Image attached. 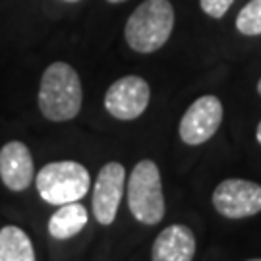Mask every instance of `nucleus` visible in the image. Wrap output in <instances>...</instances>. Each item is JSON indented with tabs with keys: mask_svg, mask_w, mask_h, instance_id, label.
Returning <instances> with one entry per match:
<instances>
[{
	"mask_svg": "<svg viewBox=\"0 0 261 261\" xmlns=\"http://www.w3.org/2000/svg\"><path fill=\"white\" fill-rule=\"evenodd\" d=\"M37 103L47 120H74L84 103V87L77 72L66 62H53L43 72Z\"/></svg>",
	"mask_w": 261,
	"mask_h": 261,
	"instance_id": "1",
	"label": "nucleus"
},
{
	"mask_svg": "<svg viewBox=\"0 0 261 261\" xmlns=\"http://www.w3.org/2000/svg\"><path fill=\"white\" fill-rule=\"evenodd\" d=\"M174 19V8L168 0H143L124 28L128 47L140 55H151L165 47L172 35Z\"/></svg>",
	"mask_w": 261,
	"mask_h": 261,
	"instance_id": "2",
	"label": "nucleus"
},
{
	"mask_svg": "<svg viewBox=\"0 0 261 261\" xmlns=\"http://www.w3.org/2000/svg\"><path fill=\"white\" fill-rule=\"evenodd\" d=\"M128 209L136 217V221L147 226H155L165 217V196L161 170L151 161L143 159L132 168V174L126 184Z\"/></svg>",
	"mask_w": 261,
	"mask_h": 261,
	"instance_id": "3",
	"label": "nucleus"
},
{
	"mask_svg": "<svg viewBox=\"0 0 261 261\" xmlns=\"http://www.w3.org/2000/svg\"><path fill=\"white\" fill-rule=\"evenodd\" d=\"M35 186L41 199L50 205H64L85 197L91 188V176L82 163L55 161L39 170Z\"/></svg>",
	"mask_w": 261,
	"mask_h": 261,
	"instance_id": "4",
	"label": "nucleus"
},
{
	"mask_svg": "<svg viewBox=\"0 0 261 261\" xmlns=\"http://www.w3.org/2000/svg\"><path fill=\"white\" fill-rule=\"evenodd\" d=\"M151 99L149 84L140 75H124L107 89L105 109L112 118L122 122L136 120L147 111Z\"/></svg>",
	"mask_w": 261,
	"mask_h": 261,
	"instance_id": "5",
	"label": "nucleus"
},
{
	"mask_svg": "<svg viewBox=\"0 0 261 261\" xmlns=\"http://www.w3.org/2000/svg\"><path fill=\"white\" fill-rule=\"evenodd\" d=\"M213 207L226 219H248L261 213V186L242 178L223 180L213 190Z\"/></svg>",
	"mask_w": 261,
	"mask_h": 261,
	"instance_id": "6",
	"label": "nucleus"
},
{
	"mask_svg": "<svg viewBox=\"0 0 261 261\" xmlns=\"http://www.w3.org/2000/svg\"><path fill=\"white\" fill-rule=\"evenodd\" d=\"M223 103L215 95H203L196 99L184 112L178 134L186 145H201L213 138L223 122Z\"/></svg>",
	"mask_w": 261,
	"mask_h": 261,
	"instance_id": "7",
	"label": "nucleus"
},
{
	"mask_svg": "<svg viewBox=\"0 0 261 261\" xmlns=\"http://www.w3.org/2000/svg\"><path fill=\"white\" fill-rule=\"evenodd\" d=\"M124 190H126V168L124 165L111 161L107 163L101 170L99 176L95 180L93 186V217L95 221L103 226L114 223L118 209H120V201L124 197Z\"/></svg>",
	"mask_w": 261,
	"mask_h": 261,
	"instance_id": "8",
	"label": "nucleus"
},
{
	"mask_svg": "<svg viewBox=\"0 0 261 261\" xmlns=\"http://www.w3.org/2000/svg\"><path fill=\"white\" fill-rule=\"evenodd\" d=\"M35 176L33 157L25 143L8 141L0 149V180L12 192H23Z\"/></svg>",
	"mask_w": 261,
	"mask_h": 261,
	"instance_id": "9",
	"label": "nucleus"
},
{
	"mask_svg": "<svg viewBox=\"0 0 261 261\" xmlns=\"http://www.w3.org/2000/svg\"><path fill=\"white\" fill-rule=\"evenodd\" d=\"M196 236L186 224H170L163 228L153 242V261H194Z\"/></svg>",
	"mask_w": 261,
	"mask_h": 261,
	"instance_id": "10",
	"label": "nucleus"
},
{
	"mask_svg": "<svg viewBox=\"0 0 261 261\" xmlns=\"http://www.w3.org/2000/svg\"><path fill=\"white\" fill-rule=\"evenodd\" d=\"M89 223V213L80 201L58 205L48 219V234L56 240H70L84 230Z\"/></svg>",
	"mask_w": 261,
	"mask_h": 261,
	"instance_id": "11",
	"label": "nucleus"
},
{
	"mask_svg": "<svg viewBox=\"0 0 261 261\" xmlns=\"http://www.w3.org/2000/svg\"><path fill=\"white\" fill-rule=\"evenodd\" d=\"M0 261H35V250L25 230L14 224L0 228Z\"/></svg>",
	"mask_w": 261,
	"mask_h": 261,
	"instance_id": "12",
	"label": "nucleus"
},
{
	"mask_svg": "<svg viewBox=\"0 0 261 261\" xmlns=\"http://www.w3.org/2000/svg\"><path fill=\"white\" fill-rule=\"evenodd\" d=\"M236 29L248 37L261 35V0H250L240 10L236 16Z\"/></svg>",
	"mask_w": 261,
	"mask_h": 261,
	"instance_id": "13",
	"label": "nucleus"
},
{
	"mask_svg": "<svg viewBox=\"0 0 261 261\" xmlns=\"http://www.w3.org/2000/svg\"><path fill=\"white\" fill-rule=\"evenodd\" d=\"M234 0H199V6L205 12L209 18L221 19L230 10Z\"/></svg>",
	"mask_w": 261,
	"mask_h": 261,
	"instance_id": "14",
	"label": "nucleus"
},
{
	"mask_svg": "<svg viewBox=\"0 0 261 261\" xmlns=\"http://www.w3.org/2000/svg\"><path fill=\"white\" fill-rule=\"evenodd\" d=\"M255 140H257V143L261 145V122L257 124V130H255Z\"/></svg>",
	"mask_w": 261,
	"mask_h": 261,
	"instance_id": "15",
	"label": "nucleus"
},
{
	"mask_svg": "<svg viewBox=\"0 0 261 261\" xmlns=\"http://www.w3.org/2000/svg\"><path fill=\"white\" fill-rule=\"evenodd\" d=\"M107 2H111V4H120V2H126V0H107Z\"/></svg>",
	"mask_w": 261,
	"mask_h": 261,
	"instance_id": "16",
	"label": "nucleus"
},
{
	"mask_svg": "<svg viewBox=\"0 0 261 261\" xmlns=\"http://www.w3.org/2000/svg\"><path fill=\"white\" fill-rule=\"evenodd\" d=\"M257 93L261 95V80H259V82H257Z\"/></svg>",
	"mask_w": 261,
	"mask_h": 261,
	"instance_id": "17",
	"label": "nucleus"
},
{
	"mask_svg": "<svg viewBox=\"0 0 261 261\" xmlns=\"http://www.w3.org/2000/svg\"><path fill=\"white\" fill-rule=\"evenodd\" d=\"M64 2H80V0H64Z\"/></svg>",
	"mask_w": 261,
	"mask_h": 261,
	"instance_id": "18",
	"label": "nucleus"
},
{
	"mask_svg": "<svg viewBox=\"0 0 261 261\" xmlns=\"http://www.w3.org/2000/svg\"><path fill=\"white\" fill-rule=\"evenodd\" d=\"M248 261H261V259H248Z\"/></svg>",
	"mask_w": 261,
	"mask_h": 261,
	"instance_id": "19",
	"label": "nucleus"
}]
</instances>
